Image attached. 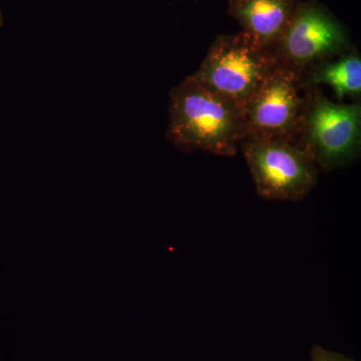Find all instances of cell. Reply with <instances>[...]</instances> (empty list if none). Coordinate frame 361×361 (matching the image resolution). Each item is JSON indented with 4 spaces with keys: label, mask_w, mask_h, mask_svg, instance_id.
Returning a JSON list of instances; mask_svg holds the SVG:
<instances>
[{
    "label": "cell",
    "mask_w": 361,
    "mask_h": 361,
    "mask_svg": "<svg viewBox=\"0 0 361 361\" xmlns=\"http://www.w3.org/2000/svg\"><path fill=\"white\" fill-rule=\"evenodd\" d=\"M245 137L244 109L193 75L170 92L167 137L178 148L233 157Z\"/></svg>",
    "instance_id": "6da1fadb"
},
{
    "label": "cell",
    "mask_w": 361,
    "mask_h": 361,
    "mask_svg": "<svg viewBox=\"0 0 361 361\" xmlns=\"http://www.w3.org/2000/svg\"><path fill=\"white\" fill-rule=\"evenodd\" d=\"M295 142L318 168L345 165L361 153V103L336 104L318 87L305 90Z\"/></svg>",
    "instance_id": "7a4b0ae2"
},
{
    "label": "cell",
    "mask_w": 361,
    "mask_h": 361,
    "mask_svg": "<svg viewBox=\"0 0 361 361\" xmlns=\"http://www.w3.org/2000/svg\"><path fill=\"white\" fill-rule=\"evenodd\" d=\"M239 149L256 191L267 200L301 201L317 182L319 168L295 142L247 137Z\"/></svg>",
    "instance_id": "3957f363"
},
{
    "label": "cell",
    "mask_w": 361,
    "mask_h": 361,
    "mask_svg": "<svg viewBox=\"0 0 361 361\" xmlns=\"http://www.w3.org/2000/svg\"><path fill=\"white\" fill-rule=\"evenodd\" d=\"M274 66L271 52L241 32L214 40L192 75L244 109Z\"/></svg>",
    "instance_id": "277c9868"
},
{
    "label": "cell",
    "mask_w": 361,
    "mask_h": 361,
    "mask_svg": "<svg viewBox=\"0 0 361 361\" xmlns=\"http://www.w3.org/2000/svg\"><path fill=\"white\" fill-rule=\"evenodd\" d=\"M346 45L343 28L319 4L297 1L290 23L270 52L275 65L300 78L310 66L341 54Z\"/></svg>",
    "instance_id": "5b68a950"
},
{
    "label": "cell",
    "mask_w": 361,
    "mask_h": 361,
    "mask_svg": "<svg viewBox=\"0 0 361 361\" xmlns=\"http://www.w3.org/2000/svg\"><path fill=\"white\" fill-rule=\"evenodd\" d=\"M304 104L299 78L275 65L244 108L245 137L295 142Z\"/></svg>",
    "instance_id": "8992f818"
},
{
    "label": "cell",
    "mask_w": 361,
    "mask_h": 361,
    "mask_svg": "<svg viewBox=\"0 0 361 361\" xmlns=\"http://www.w3.org/2000/svg\"><path fill=\"white\" fill-rule=\"evenodd\" d=\"M296 0H229L228 13L242 32L267 51H272L290 23Z\"/></svg>",
    "instance_id": "52a82bcc"
},
{
    "label": "cell",
    "mask_w": 361,
    "mask_h": 361,
    "mask_svg": "<svg viewBox=\"0 0 361 361\" xmlns=\"http://www.w3.org/2000/svg\"><path fill=\"white\" fill-rule=\"evenodd\" d=\"M319 61L304 71L299 78L301 89L329 85L338 99L361 96V56L356 54H338Z\"/></svg>",
    "instance_id": "ba28073f"
},
{
    "label": "cell",
    "mask_w": 361,
    "mask_h": 361,
    "mask_svg": "<svg viewBox=\"0 0 361 361\" xmlns=\"http://www.w3.org/2000/svg\"><path fill=\"white\" fill-rule=\"evenodd\" d=\"M311 361H353L341 353L327 350L322 346H313L311 349Z\"/></svg>",
    "instance_id": "9c48e42d"
}]
</instances>
